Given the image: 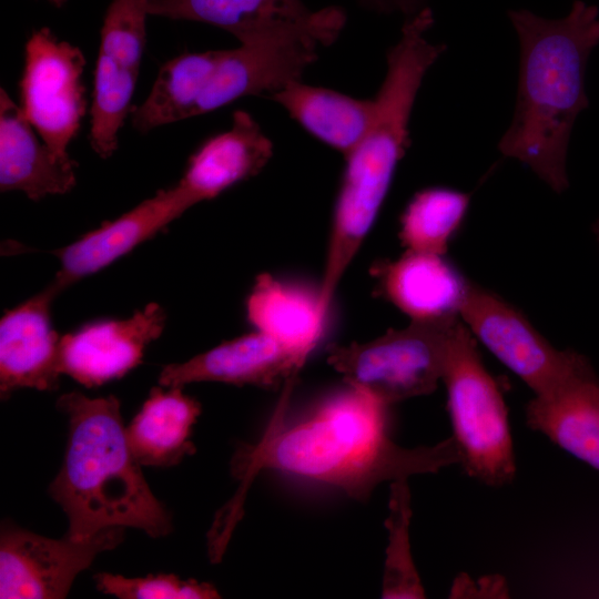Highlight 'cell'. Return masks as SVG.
<instances>
[{
    "mask_svg": "<svg viewBox=\"0 0 599 599\" xmlns=\"http://www.w3.org/2000/svg\"><path fill=\"white\" fill-rule=\"evenodd\" d=\"M459 318L474 338L517 375L534 396L555 390L587 359L575 351L557 349L520 309L473 282Z\"/></svg>",
    "mask_w": 599,
    "mask_h": 599,
    "instance_id": "7",
    "label": "cell"
},
{
    "mask_svg": "<svg viewBox=\"0 0 599 599\" xmlns=\"http://www.w3.org/2000/svg\"><path fill=\"white\" fill-rule=\"evenodd\" d=\"M379 293L412 321L459 317L470 282L446 255L406 251L373 268Z\"/></svg>",
    "mask_w": 599,
    "mask_h": 599,
    "instance_id": "16",
    "label": "cell"
},
{
    "mask_svg": "<svg viewBox=\"0 0 599 599\" xmlns=\"http://www.w3.org/2000/svg\"><path fill=\"white\" fill-rule=\"evenodd\" d=\"M285 407L286 394L261 439L241 446L232 458L231 471L241 481L240 489L214 521L226 534L242 516L250 483L264 469L364 501L384 481L437 473L459 463L451 436L434 446L396 444L388 433L389 406L351 386L290 420Z\"/></svg>",
    "mask_w": 599,
    "mask_h": 599,
    "instance_id": "1",
    "label": "cell"
},
{
    "mask_svg": "<svg viewBox=\"0 0 599 599\" xmlns=\"http://www.w3.org/2000/svg\"><path fill=\"white\" fill-rule=\"evenodd\" d=\"M508 18L520 43L519 81L512 121L498 149L562 193L569 186L573 124L589 105L586 71L599 44V9L576 0L560 19L525 9L508 11Z\"/></svg>",
    "mask_w": 599,
    "mask_h": 599,
    "instance_id": "2",
    "label": "cell"
},
{
    "mask_svg": "<svg viewBox=\"0 0 599 599\" xmlns=\"http://www.w3.org/2000/svg\"><path fill=\"white\" fill-rule=\"evenodd\" d=\"M303 364L283 345L255 331L224 342L191 359L163 367L162 387H183L195 382L236 386L277 387L294 379Z\"/></svg>",
    "mask_w": 599,
    "mask_h": 599,
    "instance_id": "15",
    "label": "cell"
},
{
    "mask_svg": "<svg viewBox=\"0 0 599 599\" xmlns=\"http://www.w3.org/2000/svg\"><path fill=\"white\" fill-rule=\"evenodd\" d=\"M61 292L51 282L41 293L7 311L0 322V393L18 388L54 390L61 375V337L52 328L51 305Z\"/></svg>",
    "mask_w": 599,
    "mask_h": 599,
    "instance_id": "14",
    "label": "cell"
},
{
    "mask_svg": "<svg viewBox=\"0 0 599 599\" xmlns=\"http://www.w3.org/2000/svg\"><path fill=\"white\" fill-rule=\"evenodd\" d=\"M8 92L0 90V190L20 191L38 201L75 185L74 161L55 154Z\"/></svg>",
    "mask_w": 599,
    "mask_h": 599,
    "instance_id": "19",
    "label": "cell"
},
{
    "mask_svg": "<svg viewBox=\"0 0 599 599\" xmlns=\"http://www.w3.org/2000/svg\"><path fill=\"white\" fill-rule=\"evenodd\" d=\"M273 142L244 110L232 115L229 130L209 138L190 158L177 182L192 205L212 200L262 171Z\"/></svg>",
    "mask_w": 599,
    "mask_h": 599,
    "instance_id": "17",
    "label": "cell"
},
{
    "mask_svg": "<svg viewBox=\"0 0 599 599\" xmlns=\"http://www.w3.org/2000/svg\"><path fill=\"white\" fill-rule=\"evenodd\" d=\"M48 1L53 3L55 7H61L67 2V0H48Z\"/></svg>",
    "mask_w": 599,
    "mask_h": 599,
    "instance_id": "31",
    "label": "cell"
},
{
    "mask_svg": "<svg viewBox=\"0 0 599 599\" xmlns=\"http://www.w3.org/2000/svg\"><path fill=\"white\" fill-rule=\"evenodd\" d=\"M525 416L529 428L599 470V377L587 359L555 390L534 396Z\"/></svg>",
    "mask_w": 599,
    "mask_h": 599,
    "instance_id": "18",
    "label": "cell"
},
{
    "mask_svg": "<svg viewBox=\"0 0 599 599\" xmlns=\"http://www.w3.org/2000/svg\"><path fill=\"white\" fill-rule=\"evenodd\" d=\"M380 12H400L410 17L423 9L425 0H361Z\"/></svg>",
    "mask_w": 599,
    "mask_h": 599,
    "instance_id": "29",
    "label": "cell"
},
{
    "mask_svg": "<svg viewBox=\"0 0 599 599\" xmlns=\"http://www.w3.org/2000/svg\"><path fill=\"white\" fill-rule=\"evenodd\" d=\"M312 136L345 156L356 146L372 123L374 99L303 83L286 84L270 94Z\"/></svg>",
    "mask_w": 599,
    "mask_h": 599,
    "instance_id": "21",
    "label": "cell"
},
{
    "mask_svg": "<svg viewBox=\"0 0 599 599\" xmlns=\"http://www.w3.org/2000/svg\"><path fill=\"white\" fill-rule=\"evenodd\" d=\"M192 206L177 183L159 191L120 217L55 251L60 268L52 283L62 292L153 237Z\"/></svg>",
    "mask_w": 599,
    "mask_h": 599,
    "instance_id": "13",
    "label": "cell"
},
{
    "mask_svg": "<svg viewBox=\"0 0 599 599\" xmlns=\"http://www.w3.org/2000/svg\"><path fill=\"white\" fill-rule=\"evenodd\" d=\"M443 382L458 464L485 485L511 483L517 468L507 405L461 321L451 338Z\"/></svg>",
    "mask_w": 599,
    "mask_h": 599,
    "instance_id": "5",
    "label": "cell"
},
{
    "mask_svg": "<svg viewBox=\"0 0 599 599\" xmlns=\"http://www.w3.org/2000/svg\"><path fill=\"white\" fill-rule=\"evenodd\" d=\"M370 125L345 156L334 205L319 303L328 314L337 286L374 225L397 165L409 146V121L416 93L403 82L384 83Z\"/></svg>",
    "mask_w": 599,
    "mask_h": 599,
    "instance_id": "4",
    "label": "cell"
},
{
    "mask_svg": "<svg viewBox=\"0 0 599 599\" xmlns=\"http://www.w3.org/2000/svg\"><path fill=\"white\" fill-rule=\"evenodd\" d=\"M593 232L597 237L598 244H599V220L593 225Z\"/></svg>",
    "mask_w": 599,
    "mask_h": 599,
    "instance_id": "30",
    "label": "cell"
},
{
    "mask_svg": "<svg viewBox=\"0 0 599 599\" xmlns=\"http://www.w3.org/2000/svg\"><path fill=\"white\" fill-rule=\"evenodd\" d=\"M97 588L120 599H215L217 590L207 582L194 579L182 580L175 575H150L126 578L121 575L101 572L95 575Z\"/></svg>",
    "mask_w": 599,
    "mask_h": 599,
    "instance_id": "28",
    "label": "cell"
},
{
    "mask_svg": "<svg viewBox=\"0 0 599 599\" xmlns=\"http://www.w3.org/2000/svg\"><path fill=\"white\" fill-rule=\"evenodd\" d=\"M201 404L182 387H154L134 416L126 436L141 465L169 467L195 451L190 440Z\"/></svg>",
    "mask_w": 599,
    "mask_h": 599,
    "instance_id": "22",
    "label": "cell"
},
{
    "mask_svg": "<svg viewBox=\"0 0 599 599\" xmlns=\"http://www.w3.org/2000/svg\"><path fill=\"white\" fill-rule=\"evenodd\" d=\"M148 9L151 16L217 27L241 43L311 37L327 47L346 22L343 9L312 10L302 0H149Z\"/></svg>",
    "mask_w": 599,
    "mask_h": 599,
    "instance_id": "10",
    "label": "cell"
},
{
    "mask_svg": "<svg viewBox=\"0 0 599 599\" xmlns=\"http://www.w3.org/2000/svg\"><path fill=\"white\" fill-rule=\"evenodd\" d=\"M412 518L410 493L407 479L390 484L388 531L382 597L386 599H419L425 597L409 546Z\"/></svg>",
    "mask_w": 599,
    "mask_h": 599,
    "instance_id": "26",
    "label": "cell"
},
{
    "mask_svg": "<svg viewBox=\"0 0 599 599\" xmlns=\"http://www.w3.org/2000/svg\"><path fill=\"white\" fill-rule=\"evenodd\" d=\"M149 0H112L100 31V51L122 65L140 70L146 41Z\"/></svg>",
    "mask_w": 599,
    "mask_h": 599,
    "instance_id": "27",
    "label": "cell"
},
{
    "mask_svg": "<svg viewBox=\"0 0 599 599\" xmlns=\"http://www.w3.org/2000/svg\"><path fill=\"white\" fill-rule=\"evenodd\" d=\"M319 47L322 44L311 37H286L217 50L195 116L242 97L271 94L301 80L305 69L317 59Z\"/></svg>",
    "mask_w": 599,
    "mask_h": 599,
    "instance_id": "11",
    "label": "cell"
},
{
    "mask_svg": "<svg viewBox=\"0 0 599 599\" xmlns=\"http://www.w3.org/2000/svg\"><path fill=\"white\" fill-rule=\"evenodd\" d=\"M470 205V194L446 186L416 192L399 219V240L406 251L446 255L459 233Z\"/></svg>",
    "mask_w": 599,
    "mask_h": 599,
    "instance_id": "24",
    "label": "cell"
},
{
    "mask_svg": "<svg viewBox=\"0 0 599 599\" xmlns=\"http://www.w3.org/2000/svg\"><path fill=\"white\" fill-rule=\"evenodd\" d=\"M84 65L82 51L48 28L34 30L26 43L19 106L42 141L62 158H70L69 144L85 113Z\"/></svg>",
    "mask_w": 599,
    "mask_h": 599,
    "instance_id": "8",
    "label": "cell"
},
{
    "mask_svg": "<svg viewBox=\"0 0 599 599\" xmlns=\"http://www.w3.org/2000/svg\"><path fill=\"white\" fill-rule=\"evenodd\" d=\"M459 321H412L366 343L332 345L327 363L348 386L386 406L428 395L443 380Z\"/></svg>",
    "mask_w": 599,
    "mask_h": 599,
    "instance_id": "6",
    "label": "cell"
},
{
    "mask_svg": "<svg viewBox=\"0 0 599 599\" xmlns=\"http://www.w3.org/2000/svg\"><path fill=\"white\" fill-rule=\"evenodd\" d=\"M166 315L156 303L125 319L87 324L60 339L61 374L85 387H95L138 366L144 348L163 332Z\"/></svg>",
    "mask_w": 599,
    "mask_h": 599,
    "instance_id": "12",
    "label": "cell"
},
{
    "mask_svg": "<svg viewBox=\"0 0 599 599\" xmlns=\"http://www.w3.org/2000/svg\"><path fill=\"white\" fill-rule=\"evenodd\" d=\"M246 315L256 331L266 334L304 364L318 344L327 315L318 291L312 293L261 274L246 300Z\"/></svg>",
    "mask_w": 599,
    "mask_h": 599,
    "instance_id": "20",
    "label": "cell"
},
{
    "mask_svg": "<svg viewBox=\"0 0 599 599\" xmlns=\"http://www.w3.org/2000/svg\"><path fill=\"white\" fill-rule=\"evenodd\" d=\"M139 72L99 52L94 75L89 140L105 159L118 148L119 131L130 112Z\"/></svg>",
    "mask_w": 599,
    "mask_h": 599,
    "instance_id": "25",
    "label": "cell"
},
{
    "mask_svg": "<svg viewBox=\"0 0 599 599\" xmlns=\"http://www.w3.org/2000/svg\"><path fill=\"white\" fill-rule=\"evenodd\" d=\"M217 50L184 53L165 62L143 101L132 112L135 130L153 129L195 116L197 101L204 90Z\"/></svg>",
    "mask_w": 599,
    "mask_h": 599,
    "instance_id": "23",
    "label": "cell"
},
{
    "mask_svg": "<svg viewBox=\"0 0 599 599\" xmlns=\"http://www.w3.org/2000/svg\"><path fill=\"white\" fill-rule=\"evenodd\" d=\"M124 527L102 530L84 539L47 538L16 527L0 536V598L62 599L75 577L95 557L116 548Z\"/></svg>",
    "mask_w": 599,
    "mask_h": 599,
    "instance_id": "9",
    "label": "cell"
},
{
    "mask_svg": "<svg viewBox=\"0 0 599 599\" xmlns=\"http://www.w3.org/2000/svg\"><path fill=\"white\" fill-rule=\"evenodd\" d=\"M57 406L69 417V439L49 494L68 518L65 536L84 539L113 527L141 529L153 538L170 534L172 516L131 449L119 399L71 392Z\"/></svg>",
    "mask_w": 599,
    "mask_h": 599,
    "instance_id": "3",
    "label": "cell"
}]
</instances>
